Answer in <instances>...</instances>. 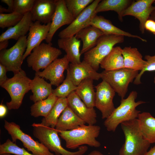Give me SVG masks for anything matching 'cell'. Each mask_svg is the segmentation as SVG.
Returning a JSON list of instances; mask_svg holds the SVG:
<instances>
[{
  "label": "cell",
  "instance_id": "6da1fadb",
  "mask_svg": "<svg viewBox=\"0 0 155 155\" xmlns=\"http://www.w3.org/2000/svg\"><path fill=\"white\" fill-rule=\"evenodd\" d=\"M125 136V142L119 155H144L150 143L144 137L140 128L137 119L121 124Z\"/></svg>",
  "mask_w": 155,
  "mask_h": 155
},
{
  "label": "cell",
  "instance_id": "7a4b0ae2",
  "mask_svg": "<svg viewBox=\"0 0 155 155\" xmlns=\"http://www.w3.org/2000/svg\"><path fill=\"white\" fill-rule=\"evenodd\" d=\"M137 95V92L133 91L127 98L121 99L120 105L115 108L104 122V126L108 131L114 132L119 124L137 118L141 112L136 108L146 102L142 100L135 102Z\"/></svg>",
  "mask_w": 155,
  "mask_h": 155
},
{
  "label": "cell",
  "instance_id": "3957f363",
  "mask_svg": "<svg viewBox=\"0 0 155 155\" xmlns=\"http://www.w3.org/2000/svg\"><path fill=\"white\" fill-rule=\"evenodd\" d=\"M100 129L99 126L84 125L73 130L59 131V134L65 141L68 148L74 149L84 145L98 148L101 144L96 138Z\"/></svg>",
  "mask_w": 155,
  "mask_h": 155
},
{
  "label": "cell",
  "instance_id": "277c9868",
  "mask_svg": "<svg viewBox=\"0 0 155 155\" xmlns=\"http://www.w3.org/2000/svg\"><path fill=\"white\" fill-rule=\"evenodd\" d=\"M32 126L34 136L56 155H83L88 150L86 146H82L76 152L68 151L62 146L58 135L59 132L55 128L43 125L40 123H34Z\"/></svg>",
  "mask_w": 155,
  "mask_h": 155
},
{
  "label": "cell",
  "instance_id": "5b68a950",
  "mask_svg": "<svg viewBox=\"0 0 155 155\" xmlns=\"http://www.w3.org/2000/svg\"><path fill=\"white\" fill-rule=\"evenodd\" d=\"M124 36L113 34L102 35L94 47L84 54L83 60L97 71L102 60L109 53L114 46L124 42Z\"/></svg>",
  "mask_w": 155,
  "mask_h": 155
},
{
  "label": "cell",
  "instance_id": "8992f818",
  "mask_svg": "<svg viewBox=\"0 0 155 155\" xmlns=\"http://www.w3.org/2000/svg\"><path fill=\"white\" fill-rule=\"evenodd\" d=\"M31 80L22 69L1 86L7 92L11 97V101L6 103L8 109H17L20 107L24 95L30 90Z\"/></svg>",
  "mask_w": 155,
  "mask_h": 155
},
{
  "label": "cell",
  "instance_id": "52a82bcc",
  "mask_svg": "<svg viewBox=\"0 0 155 155\" xmlns=\"http://www.w3.org/2000/svg\"><path fill=\"white\" fill-rule=\"evenodd\" d=\"M139 73L138 71L125 68L113 70H104L100 73L101 78L108 83L122 99L127 92L129 84Z\"/></svg>",
  "mask_w": 155,
  "mask_h": 155
},
{
  "label": "cell",
  "instance_id": "ba28073f",
  "mask_svg": "<svg viewBox=\"0 0 155 155\" xmlns=\"http://www.w3.org/2000/svg\"><path fill=\"white\" fill-rule=\"evenodd\" d=\"M32 51L27 62L28 66L36 72L45 69L62 53L60 50L52 46L51 43H41Z\"/></svg>",
  "mask_w": 155,
  "mask_h": 155
},
{
  "label": "cell",
  "instance_id": "9c48e42d",
  "mask_svg": "<svg viewBox=\"0 0 155 155\" xmlns=\"http://www.w3.org/2000/svg\"><path fill=\"white\" fill-rule=\"evenodd\" d=\"M26 36L20 38L16 44L9 49L3 50L0 52V63L5 66L7 71L14 74L22 69L24 55L27 48Z\"/></svg>",
  "mask_w": 155,
  "mask_h": 155
},
{
  "label": "cell",
  "instance_id": "30bf717a",
  "mask_svg": "<svg viewBox=\"0 0 155 155\" xmlns=\"http://www.w3.org/2000/svg\"><path fill=\"white\" fill-rule=\"evenodd\" d=\"M4 122V127L13 143H16L17 140L20 141L24 147L35 155H55L43 144L34 140L29 135L24 132L18 125L6 120Z\"/></svg>",
  "mask_w": 155,
  "mask_h": 155
},
{
  "label": "cell",
  "instance_id": "8fae6325",
  "mask_svg": "<svg viewBox=\"0 0 155 155\" xmlns=\"http://www.w3.org/2000/svg\"><path fill=\"white\" fill-rule=\"evenodd\" d=\"M96 89L95 107L102 114L104 119L108 117L115 108L113 100L115 92L105 81H102L95 86Z\"/></svg>",
  "mask_w": 155,
  "mask_h": 155
},
{
  "label": "cell",
  "instance_id": "7c38bea8",
  "mask_svg": "<svg viewBox=\"0 0 155 155\" xmlns=\"http://www.w3.org/2000/svg\"><path fill=\"white\" fill-rule=\"evenodd\" d=\"M95 0L88 5L73 22L58 34L60 38L72 37L83 28L90 26V23L95 16L96 7L101 1Z\"/></svg>",
  "mask_w": 155,
  "mask_h": 155
},
{
  "label": "cell",
  "instance_id": "4fadbf2b",
  "mask_svg": "<svg viewBox=\"0 0 155 155\" xmlns=\"http://www.w3.org/2000/svg\"><path fill=\"white\" fill-rule=\"evenodd\" d=\"M69 63L65 55L56 59L42 71L36 72L35 75L49 80L52 85L57 87L64 80V72L68 69Z\"/></svg>",
  "mask_w": 155,
  "mask_h": 155
},
{
  "label": "cell",
  "instance_id": "5bb4252c",
  "mask_svg": "<svg viewBox=\"0 0 155 155\" xmlns=\"http://www.w3.org/2000/svg\"><path fill=\"white\" fill-rule=\"evenodd\" d=\"M155 0H137L133 1L124 11L123 17L130 16L137 19L139 21V29L142 34L145 33L144 25L151 13L155 9L153 5Z\"/></svg>",
  "mask_w": 155,
  "mask_h": 155
},
{
  "label": "cell",
  "instance_id": "9a60e30c",
  "mask_svg": "<svg viewBox=\"0 0 155 155\" xmlns=\"http://www.w3.org/2000/svg\"><path fill=\"white\" fill-rule=\"evenodd\" d=\"M75 19L68 10L65 0H57L50 30L45 40L46 43H51L53 37L57 30L63 25H69Z\"/></svg>",
  "mask_w": 155,
  "mask_h": 155
},
{
  "label": "cell",
  "instance_id": "2e32d148",
  "mask_svg": "<svg viewBox=\"0 0 155 155\" xmlns=\"http://www.w3.org/2000/svg\"><path fill=\"white\" fill-rule=\"evenodd\" d=\"M51 22L42 24L39 22H32L27 38V48L24 55V60L31 53L33 49L39 45L44 40H46L49 33Z\"/></svg>",
  "mask_w": 155,
  "mask_h": 155
},
{
  "label": "cell",
  "instance_id": "e0dca14e",
  "mask_svg": "<svg viewBox=\"0 0 155 155\" xmlns=\"http://www.w3.org/2000/svg\"><path fill=\"white\" fill-rule=\"evenodd\" d=\"M68 106L74 113L88 125H94L97 122V114L94 108L88 107L73 92L67 97Z\"/></svg>",
  "mask_w": 155,
  "mask_h": 155
},
{
  "label": "cell",
  "instance_id": "ac0fdd59",
  "mask_svg": "<svg viewBox=\"0 0 155 155\" xmlns=\"http://www.w3.org/2000/svg\"><path fill=\"white\" fill-rule=\"evenodd\" d=\"M57 0H35L31 11L33 22L46 24L51 22L55 12Z\"/></svg>",
  "mask_w": 155,
  "mask_h": 155
},
{
  "label": "cell",
  "instance_id": "d6986e66",
  "mask_svg": "<svg viewBox=\"0 0 155 155\" xmlns=\"http://www.w3.org/2000/svg\"><path fill=\"white\" fill-rule=\"evenodd\" d=\"M67 69L72 80L76 86L84 80H98L101 78L100 73L98 72L84 60L78 63H70Z\"/></svg>",
  "mask_w": 155,
  "mask_h": 155
},
{
  "label": "cell",
  "instance_id": "ffe728a7",
  "mask_svg": "<svg viewBox=\"0 0 155 155\" xmlns=\"http://www.w3.org/2000/svg\"><path fill=\"white\" fill-rule=\"evenodd\" d=\"M90 25L94 26L100 30L105 35H117L137 38L143 42L147 41L141 37L132 34L121 30L114 25L109 20L104 17L97 15L94 16L90 23Z\"/></svg>",
  "mask_w": 155,
  "mask_h": 155
},
{
  "label": "cell",
  "instance_id": "44dd1931",
  "mask_svg": "<svg viewBox=\"0 0 155 155\" xmlns=\"http://www.w3.org/2000/svg\"><path fill=\"white\" fill-rule=\"evenodd\" d=\"M33 22L30 12L24 14L21 20L15 26L8 28L0 36V42L13 39L18 40L26 36Z\"/></svg>",
  "mask_w": 155,
  "mask_h": 155
},
{
  "label": "cell",
  "instance_id": "7402d4cb",
  "mask_svg": "<svg viewBox=\"0 0 155 155\" xmlns=\"http://www.w3.org/2000/svg\"><path fill=\"white\" fill-rule=\"evenodd\" d=\"M81 41L75 36L63 38L58 40V45L60 48L66 53L68 59L71 63H78L81 62L80 51Z\"/></svg>",
  "mask_w": 155,
  "mask_h": 155
},
{
  "label": "cell",
  "instance_id": "603a6c76",
  "mask_svg": "<svg viewBox=\"0 0 155 155\" xmlns=\"http://www.w3.org/2000/svg\"><path fill=\"white\" fill-rule=\"evenodd\" d=\"M86 123L68 106L59 117L55 128L58 132L69 131Z\"/></svg>",
  "mask_w": 155,
  "mask_h": 155
},
{
  "label": "cell",
  "instance_id": "cb8c5ba5",
  "mask_svg": "<svg viewBox=\"0 0 155 155\" xmlns=\"http://www.w3.org/2000/svg\"><path fill=\"white\" fill-rule=\"evenodd\" d=\"M104 35L99 29L90 25L78 32L75 35L78 39H80L83 42L81 55L94 47L98 39Z\"/></svg>",
  "mask_w": 155,
  "mask_h": 155
},
{
  "label": "cell",
  "instance_id": "d4e9b609",
  "mask_svg": "<svg viewBox=\"0 0 155 155\" xmlns=\"http://www.w3.org/2000/svg\"><path fill=\"white\" fill-rule=\"evenodd\" d=\"M52 85L43 78L35 75L30 84V90L33 93L30 96V100L35 103L46 99L52 93Z\"/></svg>",
  "mask_w": 155,
  "mask_h": 155
},
{
  "label": "cell",
  "instance_id": "484cf974",
  "mask_svg": "<svg viewBox=\"0 0 155 155\" xmlns=\"http://www.w3.org/2000/svg\"><path fill=\"white\" fill-rule=\"evenodd\" d=\"M124 67L139 71L142 70L147 64V62L138 49L131 46L125 47L122 50Z\"/></svg>",
  "mask_w": 155,
  "mask_h": 155
},
{
  "label": "cell",
  "instance_id": "4316f807",
  "mask_svg": "<svg viewBox=\"0 0 155 155\" xmlns=\"http://www.w3.org/2000/svg\"><path fill=\"white\" fill-rule=\"evenodd\" d=\"M75 92L88 107L92 108L95 107L96 92L93 80L87 79L82 81L77 86Z\"/></svg>",
  "mask_w": 155,
  "mask_h": 155
},
{
  "label": "cell",
  "instance_id": "83f0119b",
  "mask_svg": "<svg viewBox=\"0 0 155 155\" xmlns=\"http://www.w3.org/2000/svg\"><path fill=\"white\" fill-rule=\"evenodd\" d=\"M133 1L130 0H101L96 7V12L97 14L101 12L114 11L117 13L119 20L122 22L123 12Z\"/></svg>",
  "mask_w": 155,
  "mask_h": 155
},
{
  "label": "cell",
  "instance_id": "f1b7e54d",
  "mask_svg": "<svg viewBox=\"0 0 155 155\" xmlns=\"http://www.w3.org/2000/svg\"><path fill=\"white\" fill-rule=\"evenodd\" d=\"M122 49L119 46L114 47L102 61L100 66L104 70L111 71L124 68Z\"/></svg>",
  "mask_w": 155,
  "mask_h": 155
},
{
  "label": "cell",
  "instance_id": "f546056e",
  "mask_svg": "<svg viewBox=\"0 0 155 155\" xmlns=\"http://www.w3.org/2000/svg\"><path fill=\"white\" fill-rule=\"evenodd\" d=\"M137 119L144 137L150 144L155 143V118L150 113L143 112L139 114Z\"/></svg>",
  "mask_w": 155,
  "mask_h": 155
},
{
  "label": "cell",
  "instance_id": "4dcf8cb0",
  "mask_svg": "<svg viewBox=\"0 0 155 155\" xmlns=\"http://www.w3.org/2000/svg\"><path fill=\"white\" fill-rule=\"evenodd\" d=\"M68 106L67 98H58L48 115L42 118L40 123L43 125L55 128L59 117Z\"/></svg>",
  "mask_w": 155,
  "mask_h": 155
},
{
  "label": "cell",
  "instance_id": "1f68e13d",
  "mask_svg": "<svg viewBox=\"0 0 155 155\" xmlns=\"http://www.w3.org/2000/svg\"><path fill=\"white\" fill-rule=\"evenodd\" d=\"M58 98L52 93L46 99L37 102L30 107V115L34 117H46L49 114Z\"/></svg>",
  "mask_w": 155,
  "mask_h": 155
},
{
  "label": "cell",
  "instance_id": "d6a6232c",
  "mask_svg": "<svg viewBox=\"0 0 155 155\" xmlns=\"http://www.w3.org/2000/svg\"><path fill=\"white\" fill-rule=\"evenodd\" d=\"M65 79L62 84L53 89L52 94L58 98H67L72 92L75 91L77 86L73 83L68 69Z\"/></svg>",
  "mask_w": 155,
  "mask_h": 155
},
{
  "label": "cell",
  "instance_id": "836d02e7",
  "mask_svg": "<svg viewBox=\"0 0 155 155\" xmlns=\"http://www.w3.org/2000/svg\"><path fill=\"white\" fill-rule=\"evenodd\" d=\"M94 0H65L67 8L75 18Z\"/></svg>",
  "mask_w": 155,
  "mask_h": 155
},
{
  "label": "cell",
  "instance_id": "e575fe53",
  "mask_svg": "<svg viewBox=\"0 0 155 155\" xmlns=\"http://www.w3.org/2000/svg\"><path fill=\"white\" fill-rule=\"evenodd\" d=\"M6 153L15 155H35L20 147L9 139L0 145V154Z\"/></svg>",
  "mask_w": 155,
  "mask_h": 155
},
{
  "label": "cell",
  "instance_id": "d590c367",
  "mask_svg": "<svg viewBox=\"0 0 155 155\" xmlns=\"http://www.w3.org/2000/svg\"><path fill=\"white\" fill-rule=\"evenodd\" d=\"M24 15L14 11L8 13H0V27L4 29L15 26L21 20Z\"/></svg>",
  "mask_w": 155,
  "mask_h": 155
},
{
  "label": "cell",
  "instance_id": "8d00e7d4",
  "mask_svg": "<svg viewBox=\"0 0 155 155\" xmlns=\"http://www.w3.org/2000/svg\"><path fill=\"white\" fill-rule=\"evenodd\" d=\"M35 0H14L13 11L21 15L30 12Z\"/></svg>",
  "mask_w": 155,
  "mask_h": 155
},
{
  "label": "cell",
  "instance_id": "74e56055",
  "mask_svg": "<svg viewBox=\"0 0 155 155\" xmlns=\"http://www.w3.org/2000/svg\"><path fill=\"white\" fill-rule=\"evenodd\" d=\"M145 59L147 62V64L144 68L140 73L134 80L133 83L135 85H139L142 83L141 78L146 71H155V53L153 56L146 55Z\"/></svg>",
  "mask_w": 155,
  "mask_h": 155
},
{
  "label": "cell",
  "instance_id": "f35d334b",
  "mask_svg": "<svg viewBox=\"0 0 155 155\" xmlns=\"http://www.w3.org/2000/svg\"><path fill=\"white\" fill-rule=\"evenodd\" d=\"M7 71L6 67L0 63V86H1L8 79L6 75Z\"/></svg>",
  "mask_w": 155,
  "mask_h": 155
},
{
  "label": "cell",
  "instance_id": "ab89813d",
  "mask_svg": "<svg viewBox=\"0 0 155 155\" xmlns=\"http://www.w3.org/2000/svg\"><path fill=\"white\" fill-rule=\"evenodd\" d=\"M145 30L155 35V21L148 19L144 25Z\"/></svg>",
  "mask_w": 155,
  "mask_h": 155
},
{
  "label": "cell",
  "instance_id": "60d3db41",
  "mask_svg": "<svg viewBox=\"0 0 155 155\" xmlns=\"http://www.w3.org/2000/svg\"><path fill=\"white\" fill-rule=\"evenodd\" d=\"M1 1L7 5L8 7V9L11 13L13 12V0H1Z\"/></svg>",
  "mask_w": 155,
  "mask_h": 155
},
{
  "label": "cell",
  "instance_id": "b9f144b4",
  "mask_svg": "<svg viewBox=\"0 0 155 155\" xmlns=\"http://www.w3.org/2000/svg\"><path fill=\"white\" fill-rule=\"evenodd\" d=\"M7 109L5 105L1 104L0 105V117H4L6 115Z\"/></svg>",
  "mask_w": 155,
  "mask_h": 155
},
{
  "label": "cell",
  "instance_id": "7bdbcfd3",
  "mask_svg": "<svg viewBox=\"0 0 155 155\" xmlns=\"http://www.w3.org/2000/svg\"><path fill=\"white\" fill-rule=\"evenodd\" d=\"M8 40H4L0 42V51L5 49L8 45Z\"/></svg>",
  "mask_w": 155,
  "mask_h": 155
},
{
  "label": "cell",
  "instance_id": "ee69618b",
  "mask_svg": "<svg viewBox=\"0 0 155 155\" xmlns=\"http://www.w3.org/2000/svg\"><path fill=\"white\" fill-rule=\"evenodd\" d=\"M144 155H155V145Z\"/></svg>",
  "mask_w": 155,
  "mask_h": 155
},
{
  "label": "cell",
  "instance_id": "f6af8a7d",
  "mask_svg": "<svg viewBox=\"0 0 155 155\" xmlns=\"http://www.w3.org/2000/svg\"><path fill=\"white\" fill-rule=\"evenodd\" d=\"M88 155H103L101 152L97 150H93Z\"/></svg>",
  "mask_w": 155,
  "mask_h": 155
},
{
  "label": "cell",
  "instance_id": "bcb514c9",
  "mask_svg": "<svg viewBox=\"0 0 155 155\" xmlns=\"http://www.w3.org/2000/svg\"><path fill=\"white\" fill-rule=\"evenodd\" d=\"M4 12H8L11 13V11L8 9H6L5 8H3L1 5L0 7V13H3Z\"/></svg>",
  "mask_w": 155,
  "mask_h": 155
},
{
  "label": "cell",
  "instance_id": "7dc6e473",
  "mask_svg": "<svg viewBox=\"0 0 155 155\" xmlns=\"http://www.w3.org/2000/svg\"><path fill=\"white\" fill-rule=\"evenodd\" d=\"M154 3L155 4V1L154 2ZM149 19L155 21V9L151 13Z\"/></svg>",
  "mask_w": 155,
  "mask_h": 155
},
{
  "label": "cell",
  "instance_id": "c3c4849f",
  "mask_svg": "<svg viewBox=\"0 0 155 155\" xmlns=\"http://www.w3.org/2000/svg\"><path fill=\"white\" fill-rule=\"evenodd\" d=\"M0 155H12L10 154L6 153H4V154H0Z\"/></svg>",
  "mask_w": 155,
  "mask_h": 155
},
{
  "label": "cell",
  "instance_id": "681fc988",
  "mask_svg": "<svg viewBox=\"0 0 155 155\" xmlns=\"http://www.w3.org/2000/svg\"></svg>",
  "mask_w": 155,
  "mask_h": 155
}]
</instances>
